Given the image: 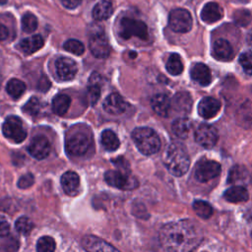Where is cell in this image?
I'll list each match as a JSON object with an SVG mask.
<instances>
[{
	"instance_id": "40",
	"label": "cell",
	"mask_w": 252,
	"mask_h": 252,
	"mask_svg": "<svg viewBox=\"0 0 252 252\" xmlns=\"http://www.w3.org/2000/svg\"><path fill=\"white\" fill-rule=\"evenodd\" d=\"M64 49L67 50L68 52H71L75 55H82L85 52V46L84 44L77 39H68L64 45Z\"/></svg>"
},
{
	"instance_id": "33",
	"label": "cell",
	"mask_w": 252,
	"mask_h": 252,
	"mask_svg": "<svg viewBox=\"0 0 252 252\" xmlns=\"http://www.w3.org/2000/svg\"><path fill=\"white\" fill-rule=\"evenodd\" d=\"M166 70L171 75H179L183 71V63L180 56L176 53H173L169 56L166 62Z\"/></svg>"
},
{
	"instance_id": "49",
	"label": "cell",
	"mask_w": 252,
	"mask_h": 252,
	"mask_svg": "<svg viewBox=\"0 0 252 252\" xmlns=\"http://www.w3.org/2000/svg\"><path fill=\"white\" fill-rule=\"evenodd\" d=\"M6 3H7V0H0V5H3Z\"/></svg>"
},
{
	"instance_id": "37",
	"label": "cell",
	"mask_w": 252,
	"mask_h": 252,
	"mask_svg": "<svg viewBox=\"0 0 252 252\" xmlns=\"http://www.w3.org/2000/svg\"><path fill=\"white\" fill-rule=\"evenodd\" d=\"M18 248L19 242L13 235L0 236V251H16Z\"/></svg>"
},
{
	"instance_id": "24",
	"label": "cell",
	"mask_w": 252,
	"mask_h": 252,
	"mask_svg": "<svg viewBox=\"0 0 252 252\" xmlns=\"http://www.w3.org/2000/svg\"><path fill=\"white\" fill-rule=\"evenodd\" d=\"M113 13V3L111 0H100L93 9V17L96 21L108 19Z\"/></svg>"
},
{
	"instance_id": "34",
	"label": "cell",
	"mask_w": 252,
	"mask_h": 252,
	"mask_svg": "<svg viewBox=\"0 0 252 252\" xmlns=\"http://www.w3.org/2000/svg\"><path fill=\"white\" fill-rule=\"evenodd\" d=\"M195 213L202 219H209L213 215V208L205 201H195L193 204Z\"/></svg>"
},
{
	"instance_id": "42",
	"label": "cell",
	"mask_w": 252,
	"mask_h": 252,
	"mask_svg": "<svg viewBox=\"0 0 252 252\" xmlns=\"http://www.w3.org/2000/svg\"><path fill=\"white\" fill-rule=\"evenodd\" d=\"M239 63L246 74L252 75V54L251 53L245 52L240 54Z\"/></svg>"
},
{
	"instance_id": "16",
	"label": "cell",
	"mask_w": 252,
	"mask_h": 252,
	"mask_svg": "<svg viewBox=\"0 0 252 252\" xmlns=\"http://www.w3.org/2000/svg\"><path fill=\"white\" fill-rule=\"evenodd\" d=\"M83 247L87 251H116L117 249L111 246L109 243L105 242L104 240L97 238L94 235H87L82 240Z\"/></svg>"
},
{
	"instance_id": "47",
	"label": "cell",
	"mask_w": 252,
	"mask_h": 252,
	"mask_svg": "<svg viewBox=\"0 0 252 252\" xmlns=\"http://www.w3.org/2000/svg\"><path fill=\"white\" fill-rule=\"evenodd\" d=\"M8 35H9L8 29L4 25L0 24V40L6 39L8 37Z\"/></svg>"
},
{
	"instance_id": "45",
	"label": "cell",
	"mask_w": 252,
	"mask_h": 252,
	"mask_svg": "<svg viewBox=\"0 0 252 252\" xmlns=\"http://www.w3.org/2000/svg\"><path fill=\"white\" fill-rule=\"evenodd\" d=\"M10 233V223L4 216L0 215V236H5Z\"/></svg>"
},
{
	"instance_id": "44",
	"label": "cell",
	"mask_w": 252,
	"mask_h": 252,
	"mask_svg": "<svg viewBox=\"0 0 252 252\" xmlns=\"http://www.w3.org/2000/svg\"><path fill=\"white\" fill-rule=\"evenodd\" d=\"M112 162L116 164L118 170L123 171V172H125V173H130L129 164H128V162L126 161V159H124L122 157H119L117 159L112 160Z\"/></svg>"
},
{
	"instance_id": "50",
	"label": "cell",
	"mask_w": 252,
	"mask_h": 252,
	"mask_svg": "<svg viewBox=\"0 0 252 252\" xmlns=\"http://www.w3.org/2000/svg\"><path fill=\"white\" fill-rule=\"evenodd\" d=\"M1 82H2V77H1V75H0V85H1Z\"/></svg>"
},
{
	"instance_id": "9",
	"label": "cell",
	"mask_w": 252,
	"mask_h": 252,
	"mask_svg": "<svg viewBox=\"0 0 252 252\" xmlns=\"http://www.w3.org/2000/svg\"><path fill=\"white\" fill-rule=\"evenodd\" d=\"M220 164L215 160L201 159L195 166L194 176L200 182H207L220 173Z\"/></svg>"
},
{
	"instance_id": "26",
	"label": "cell",
	"mask_w": 252,
	"mask_h": 252,
	"mask_svg": "<svg viewBox=\"0 0 252 252\" xmlns=\"http://www.w3.org/2000/svg\"><path fill=\"white\" fill-rule=\"evenodd\" d=\"M223 197L226 201L230 203H240L248 200V192L247 190L240 185H235L230 188H228L224 194Z\"/></svg>"
},
{
	"instance_id": "10",
	"label": "cell",
	"mask_w": 252,
	"mask_h": 252,
	"mask_svg": "<svg viewBox=\"0 0 252 252\" xmlns=\"http://www.w3.org/2000/svg\"><path fill=\"white\" fill-rule=\"evenodd\" d=\"M91 145L88 135L85 133H76L70 136L66 142V151L71 156H83L87 153Z\"/></svg>"
},
{
	"instance_id": "11",
	"label": "cell",
	"mask_w": 252,
	"mask_h": 252,
	"mask_svg": "<svg viewBox=\"0 0 252 252\" xmlns=\"http://www.w3.org/2000/svg\"><path fill=\"white\" fill-rule=\"evenodd\" d=\"M218 131L210 124H201L195 132L196 142L204 148H213L218 142Z\"/></svg>"
},
{
	"instance_id": "19",
	"label": "cell",
	"mask_w": 252,
	"mask_h": 252,
	"mask_svg": "<svg viewBox=\"0 0 252 252\" xmlns=\"http://www.w3.org/2000/svg\"><path fill=\"white\" fill-rule=\"evenodd\" d=\"M151 105L158 115L166 117L171 108V101L166 94H157L152 97Z\"/></svg>"
},
{
	"instance_id": "25",
	"label": "cell",
	"mask_w": 252,
	"mask_h": 252,
	"mask_svg": "<svg viewBox=\"0 0 252 252\" xmlns=\"http://www.w3.org/2000/svg\"><path fill=\"white\" fill-rule=\"evenodd\" d=\"M43 38L39 34L32 35L31 37L24 38L20 42L21 50L26 54H32L43 46Z\"/></svg>"
},
{
	"instance_id": "13",
	"label": "cell",
	"mask_w": 252,
	"mask_h": 252,
	"mask_svg": "<svg viewBox=\"0 0 252 252\" xmlns=\"http://www.w3.org/2000/svg\"><path fill=\"white\" fill-rule=\"evenodd\" d=\"M28 152L32 158L36 159H43L50 153L49 141L44 136H41V135L35 136L31 141L28 147Z\"/></svg>"
},
{
	"instance_id": "22",
	"label": "cell",
	"mask_w": 252,
	"mask_h": 252,
	"mask_svg": "<svg viewBox=\"0 0 252 252\" xmlns=\"http://www.w3.org/2000/svg\"><path fill=\"white\" fill-rule=\"evenodd\" d=\"M191 78L201 86H208L212 82V74L208 66L196 63L191 69Z\"/></svg>"
},
{
	"instance_id": "15",
	"label": "cell",
	"mask_w": 252,
	"mask_h": 252,
	"mask_svg": "<svg viewBox=\"0 0 252 252\" xmlns=\"http://www.w3.org/2000/svg\"><path fill=\"white\" fill-rule=\"evenodd\" d=\"M220 109V102L212 97V96H206L202 98L198 105V112L200 116H202L205 119H210L215 117Z\"/></svg>"
},
{
	"instance_id": "8",
	"label": "cell",
	"mask_w": 252,
	"mask_h": 252,
	"mask_svg": "<svg viewBox=\"0 0 252 252\" xmlns=\"http://www.w3.org/2000/svg\"><path fill=\"white\" fill-rule=\"evenodd\" d=\"M191 14L185 9H174L168 17V26L175 32H187L192 28Z\"/></svg>"
},
{
	"instance_id": "30",
	"label": "cell",
	"mask_w": 252,
	"mask_h": 252,
	"mask_svg": "<svg viewBox=\"0 0 252 252\" xmlns=\"http://www.w3.org/2000/svg\"><path fill=\"white\" fill-rule=\"evenodd\" d=\"M248 177H249V173L244 166L234 165L228 173L227 181L232 184H242L247 182Z\"/></svg>"
},
{
	"instance_id": "20",
	"label": "cell",
	"mask_w": 252,
	"mask_h": 252,
	"mask_svg": "<svg viewBox=\"0 0 252 252\" xmlns=\"http://www.w3.org/2000/svg\"><path fill=\"white\" fill-rule=\"evenodd\" d=\"M61 186L64 192L70 196L76 195L80 186V177L79 175L72 170L66 171L61 176Z\"/></svg>"
},
{
	"instance_id": "21",
	"label": "cell",
	"mask_w": 252,
	"mask_h": 252,
	"mask_svg": "<svg viewBox=\"0 0 252 252\" xmlns=\"http://www.w3.org/2000/svg\"><path fill=\"white\" fill-rule=\"evenodd\" d=\"M192 104H193V100L192 97L190 95V94H188L187 92H180L177 93L171 102V105L173 106V108L182 114H187L190 112L191 108H192Z\"/></svg>"
},
{
	"instance_id": "29",
	"label": "cell",
	"mask_w": 252,
	"mask_h": 252,
	"mask_svg": "<svg viewBox=\"0 0 252 252\" xmlns=\"http://www.w3.org/2000/svg\"><path fill=\"white\" fill-rule=\"evenodd\" d=\"M100 142H101L102 147L106 151H109V152L117 150L120 146L118 137L116 136V134L113 131H111L109 129L102 131V133L100 135Z\"/></svg>"
},
{
	"instance_id": "36",
	"label": "cell",
	"mask_w": 252,
	"mask_h": 252,
	"mask_svg": "<svg viewBox=\"0 0 252 252\" xmlns=\"http://www.w3.org/2000/svg\"><path fill=\"white\" fill-rule=\"evenodd\" d=\"M56 248L55 241L50 236H42L37 240L36 250L37 252H53Z\"/></svg>"
},
{
	"instance_id": "38",
	"label": "cell",
	"mask_w": 252,
	"mask_h": 252,
	"mask_svg": "<svg viewBox=\"0 0 252 252\" xmlns=\"http://www.w3.org/2000/svg\"><path fill=\"white\" fill-rule=\"evenodd\" d=\"M40 108H41V104L39 99L35 96H32L23 106V111L31 116H36L39 113Z\"/></svg>"
},
{
	"instance_id": "46",
	"label": "cell",
	"mask_w": 252,
	"mask_h": 252,
	"mask_svg": "<svg viewBox=\"0 0 252 252\" xmlns=\"http://www.w3.org/2000/svg\"><path fill=\"white\" fill-rule=\"evenodd\" d=\"M60 2L67 9H75L82 3V0H60Z\"/></svg>"
},
{
	"instance_id": "2",
	"label": "cell",
	"mask_w": 252,
	"mask_h": 252,
	"mask_svg": "<svg viewBox=\"0 0 252 252\" xmlns=\"http://www.w3.org/2000/svg\"><path fill=\"white\" fill-rule=\"evenodd\" d=\"M163 163L171 174L175 176L183 175L190 164L186 148L181 143H171L163 154Z\"/></svg>"
},
{
	"instance_id": "23",
	"label": "cell",
	"mask_w": 252,
	"mask_h": 252,
	"mask_svg": "<svg viewBox=\"0 0 252 252\" xmlns=\"http://www.w3.org/2000/svg\"><path fill=\"white\" fill-rule=\"evenodd\" d=\"M101 77L97 73H93L89 80L88 86V96L92 105H94L100 96V87H101Z\"/></svg>"
},
{
	"instance_id": "5",
	"label": "cell",
	"mask_w": 252,
	"mask_h": 252,
	"mask_svg": "<svg viewBox=\"0 0 252 252\" xmlns=\"http://www.w3.org/2000/svg\"><path fill=\"white\" fill-rule=\"evenodd\" d=\"M89 46L93 55L96 58H106L110 53V45L100 27L92 31L89 38Z\"/></svg>"
},
{
	"instance_id": "17",
	"label": "cell",
	"mask_w": 252,
	"mask_h": 252,
	"mask_svg": "<svg viewBox=\"0 0 252 252\" xmlns=\"http://www.w3.org/2000/svg\"><path fill=\"white\" fill-rule=\"evenodd\" d=\"M213 55L220 61H228L233 57V49L230 43L225 39H217L213 46Z\"/></svg>"
},
{
	"instance_id": "3",
	"label": "cell",
	"mask_w": 252,
	"mask_h": 252,
	"mask_svg": "<svg viewBox=\"0 0 252 252\" xmlns=\"http://www.w3.org/2000/svg\"><path fill=\"white\" fill-rule=\"evenodd\" d=\"M132 139L143 155H154L160 149L159 137L149 127L136 128L132 132Z\"/></svg>"
},
{
	"instance_id": "28",
	"label": "cell",
	"mask_w": 252,
	"mask_h": 252,
	"mask_svg": "<svg viewBox=\"0 0 252 252\" xmlns=\"http://www.w3.org/2000/svg\"><path fill=\"white\" fill-rule=\"evenodd\" d=\"M71 104V98L69 95L60 94H56L52 100V110L55 114L63 116L68 111Z\"/></svg>"
},
{
	"instance_id": "1",
	"label": "cell",
	"mask_w": 252,
	"mask_h": 252,
	"mask_svg": "<svg viewBox=\"0 0 252 252\" xmlns=\"http://www.w3.org/2000/svg\"><path fill=\"white\" fill-rule=\"evenodd\" d=\"M202 240V231L191 220H181L163 225L159 231L161 247L167 251L194 250Z\"/></svg>"
},
{
	"instance_id": "14",
	"label": "cell",
	"mask_w": 252,
	"mask_h": 252,
	"mask_svg": "<svg viewBox=\"0 0 252 252\" xmlns=\"http://www.w3.org/2000/svg\"><path fill=\"white\" fill-rule=\"evenodd\" d=\"M102 107L107 113L112 115H118L126 110L127 103L120 94L112 93L104 99Z\"/></svg>"
},
{
	"instance_id": "27",
	"label": "cell",
	"mask_w": 252,
	"mask_h": 252,
	"mask_svg": "<svg viewBox=\"0 0 252 252\" xmlns=\"http://www.w3.org/2000/svg\"><path fill=\"white\" fill-rule=\"evenodd\" d=\"M237 122L242 125V127L252 126V102L246 101L241 104L236 113Z\"/></svg>"
},
{
	"instance_id": "43",
	"label": "cell",
	"mask_w": 252,
	"mask_h": 252,
	"mask_svg": "<svg viewBox=\"0 0 252 252\" xmlns=\"http://www.w3.org/2000/svg\"><path fill=\"white\" fill-rule=\"evenodd\" d=\"M34 182V177L32 173H27L25 175H23L22 177H20L19 181H18V187L21 189H26L31 187Z\"/></svg>"
},
{
	"instance_id": "32",
	"label": "cell",
	"mask_w": 252,
	"mask_h": 252,
	"mask_svg": "<svg viewBox=\"0 0 252 252\" xmlns=\"http://www.w3.org/2000/svg\"><path fill=\"white\" fill-rule=\"evenodd\" d=\"M6 91L13 98H19L26 91V84L18 79H11L6 85Z\"/></svg>"
},
{
	"instance_id": "39",
	"label": "cell",
	"mask_w": 252,
	"mask_h": 252,
	"mask_svg": "<svg viewBox=\"0 0 252 252\" xmlns=\"http://www.w3.org/2000/svg\"><path fill=\"white\" fill-rule=\"evenodd\" d=\"M15 227L18 232L27 235L32 230L33 222L27 217H21L16 220Z\"/></svg>"
},
{
	"instance_id": "31",
	"label": "cell",
	"mask_w": 252,
	"mask_h": 252,
	"mask_svg": "<svg viewBox=\"0 0 252 252\" xmlns=\"http://www.w3.org/2000/svg\"><path fill=\"white\" fill-rule=\"evenodd\" d=\"M190 130H191V122L185 117H179L175 119L172 123V131L178 138H181V139L187 138Z\"/></svg>"
},
{
	"instance_id": "48",
	"label": "cell",
	"mask_w": 252,
	"mask_h": 252,
	"mask_svg": "<svg viewBox=\"0 0 252 252\" xmlns=\"http://www.w3.org/2000/svg\"><path fill=\"white\" fill-rule=\"evenodd\" d=\"M248 44H249V47H250V53L252 54V32L249 33L248 35Z\"/></svg>"
},
{
	"instance_id": "4",
	"label": "cell",
	"mask_w": 252,
	"mask_h": 252,
	"mask_svg": "<svg viewBox=\"0 0 252 252\" xmlns=\"http://www.w3.org/2000/svg\"><path fill=\"white\" fill-rule=\"evenodd\" d=\"M119 34L124 39L137 36L143 40H146L148 38V28L142 21L123 18L119 26Z\"/></svg>"
},
{
	"instance_id": "18",
	"label": "cell",
	"mask_w": 252,
	"mask_h": 252,
	"mask_svg": "<svg viewBox=\"0 0 252 252\" xmlns=\"http://www.w3.org/2000/svg\"><path fill=\"white\" fill-rule=\"evenodd\" d=\"M223 12L221 7L216 2L207 3L201 11V19L208 24L218 22L222 18Z\"/></svg>"
},
{
	"instance_id": "41",
	"label": "cell",
	"mask_w": 252,
	"mask_h": 252,
	"mask_svg": "<svg viewBox=\"0 0 252 252\" xmlns=\"http://www.w3.org/2000/svg\"><path fill=\"white\" fill-rule=\"evenodd\" d=\"M233 20L237 25L243 27L250 24L252 20V16L248 10L240 9V10H236L233 13Z\"/></svg>"
},
{
	"instance_id": "6",
	"label": "cell",
	"mask_w": 252,
	"mask_h": 252,
	"mask_svg": "<svg viewBox=\"0 0 252 252\" xmlns=\"http://www.w3.org/2000/svg\"><path fill=\"white\" fill-rule=\"evenodd\" d=\"M104 179L108 185L121 190H132L139 185L137 179L132 177L130 173H125L118 169L106 171Z\"/></svg>"
},
{
	"instance_id": "7",
	"label": "cell",
	"mask_w": 252,
	"mask_h": 252,
	"mask_svg": "<svg viewBox=\"0 0 252 252\" xmlns=\"http://www.w3.org/2000/svg\"><path fill=\"white\" fill-rule=\"evenodd\" d=\"M4 136L14 143H22L27 138V131L18 116H8L3 123Z\"/></svg>"
},
{
	"instance_id": "12",
	"label": "cell",
	"mask_w": 252,
	"mask_h": 252,
	"mask_svg": "<svg viewBox=\"0 0 252 252\" xmlns=\"http://www.w3.org/2000/svg\"><path fill=\"white\" fill-rule=\"evenodd\" d=\"M55 70L59 79L62 81H70L76 76L78 67L73 59L63 56L56 60Z\"/></svg>"
},
{
	"instance_id": "35",
	"label": "cell",
	"mask_w": 252,
	"mask_h": 252,
	"mask_svg": "<svg viewBox=\"0 0 252 252\" xmlns=\"http://www.w3.org/2000/svg\"><path fill=\"white\" fill-rule=\"evenodd\" d=\"M37 28V19L32 13H26L22 17V29L25 32H32Z\"/></svg>"
}]
</instances>
